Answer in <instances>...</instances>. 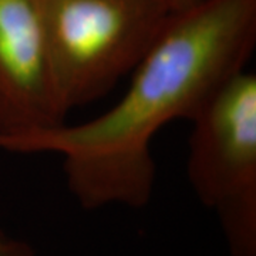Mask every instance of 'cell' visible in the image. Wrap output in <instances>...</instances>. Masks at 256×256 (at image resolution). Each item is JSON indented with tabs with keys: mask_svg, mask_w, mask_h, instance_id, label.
Instances as JSON below:
<instances>
[{
	"mask_svg": "<svg viewBox=\"0 0 256 256\" xmlns=\"http://www.w3.org/2000/svg\"><path fill=\"white\" fill-rule=\"evenodd\" d=\"M186 175L229 256H256V74L242 70L191 120Z\"/></svg>",
	"mask_w": 256,
	"mask_h": 256,
	"instance_id": "cell-3",
	"label": "cell"
},
{
	"mask_svg": "<svg viewBox=\"0 0 256 256\" xmlns=\"http://www.w3.org/2000/svg\"><path fill=\"white\" fill-rule=\"evenodd\" d=\"M0 256H37V252L28 240L10 236L0 230Z\"/></svg>",
	"mask_w": 256,
	"mask_h": 256,
	"instance_id": "cell-5",
	"label": "cell"
},
{
	"mask_svg": "<svg viewBox=\"0 0 256 256\" xmlns=\"http://www.w3.org/2000/svg\"><path fill=\"white\" fill-rule=\"evenodd\" d=\"M56 94L66 114L132 73L174 9L164 0H36Z\"/></svg>",
	"mask_w": 256,
	"mask_h": 256,
	"instance_id": "cell-2",
	"label": "cell"
},
{
	"mask_svg": "<svg viewBox=\"0 0 256 256\" xmlns=\"http://www.w3.org/2000/svg\"><path fill=\"white\" fill-rule=\"evenodd\" d=\"M164 2H166L174 10H181L185 9V8H190V6L201 2V0H164Z\"/></svg>",
	"mask_w": 256,
	"mask_h": 256,
	"instance_id": "cell-6",
	"label": "cell"
},
{
	"mask_svg": "<svg viewBox=\"0 0 256 256\" xmlns=\"http://www.w3.org/2000/svg\"><path fill=\"white\" fill-rule=\"evenodd\" d=\"M256 46V0H201L174 10L132 70L126 94L98 117L12 140L2 151L58 154L66 185L84 210H141L154 192L151 144L175 120H190Z\"/></svg>",
	"mask_w": 256,
	"mask_h": 256,
	"instance_id": "cell-1",
	"label": "cell"
},
{
	"mask_svg": "<svg viewBox=\"0 0 256 256\" xmlns=\"http://www.w3.org/2000/svg\"><path fill=\"white\" fill-rule=\"evenodd\" d=\"M36 0H0V148L64 122Z\"/></svg>",
	"mask_w": 256,
	"mask_h": 256,
	"instance_id": "cell-4",
	"label": "cell"
}]
</instances>
